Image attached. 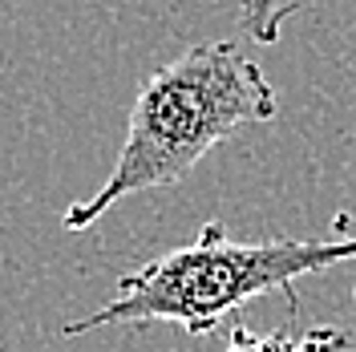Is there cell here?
<instances>
[{"label": "cell", "mask_w": 356, "mask_h": 352, "mask_svg": "<svg viewBox=\"0 0 356 352\" xmlns=\"http://www.w3.org/2000/svg\"><path fill=\"white\" fill-rule=\"evenodd\" d=\"M353 336L336 324H312V328L296 332L291 324L255 336L247 324H231V344L222 352H348Z\"/></svg>", "instance_id": "3"}, {"label": "cell", "mask_w": 356, "mask_h": 352, "mask_svg": "<svg viewBox=\"0 0 356 352\" xmlns=\"http://www.w3.org/2000/svg\"><path fill=\"white\" fill-rule=\"evenodd\" d=\"M332 231L340 235V239H356V211H336Z\"/></svg>", "instance_id": "5"}, {"label": "cell", "mask_w": 356, "mask_h": 352, "mask_svg": "<svg viewBox=\"0 0 356 352\" xmlns=\"http://www.w3.org/2000/svg\"><path fill=\"white\" fill-rule=\"evenodd\" d=\"M300 13L296 0H239V29L247 33V41L255 45H275L280 29Z\"/></svg>", "instance_id": "4"}, {"label": "cell", "mask_w": 356, "mask_h": 352, "mask_svg": "<svg viewBox=\"0 0 356 352\" xmlns=\"http://www.w3.org/2000/svg\"><path fill=\"white\" fill-rule=\"evenodd\" d=\"M275 113V86L235 41H207L178 53L142 81L110 178L61 215L65 231H89L122 198L182 182L215 146Z\"/></svg>", "instance_id": "1"}, {"label": "cell", "mask_w": 356, "mask_h": 352, "mask_svg": "<svg viewBox=\"0 0 356 352\" xmlns=\"http://www.w3.org/2000/svg\"><path fill=\"white\" fill-rule=\"evenodd\" d=\"M356 259V239H264L239 243L227 235L219 219H207L199 239L158 255L138 271L118 280V291L106 308L86 320H69L61 336H86V332L110 328V324H178L191 336H207L243 304L259 296H288L296 300V280L312 271Z\"/></svg>", "instance_id": "2"}]
</instances>
